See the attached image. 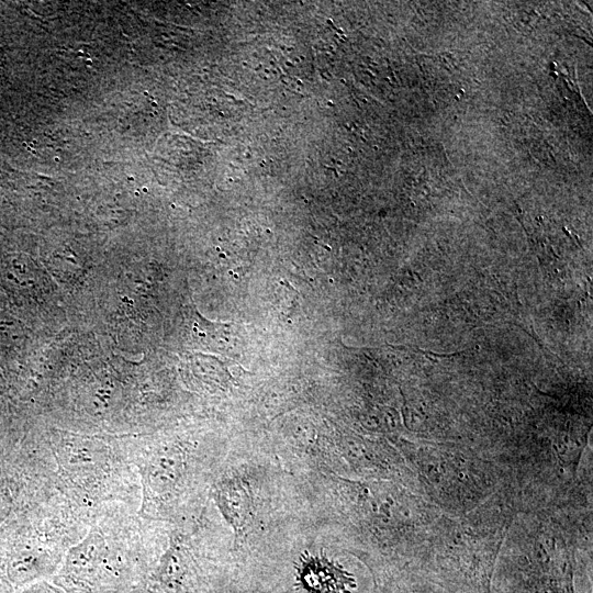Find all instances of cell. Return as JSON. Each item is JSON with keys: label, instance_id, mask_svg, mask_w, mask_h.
Returning a JSON list of instances; mask_svg holds the SVG:
<instances>
[{"label": "cell", "instance_id": "obj_1", "mask_svg": "<svg viewBox=\"0 0 593 593\" xmlns=\"http://www.w3.org/2000/svg\"><path fill=\"white\" fill-rule=\"evenodd\" d=\"M302 581L313 593H339L344 585L343 573L325 560L317 559L304 563Z\"/></svg>", "mask_w": 593, "mask_h": 593}]
</instances>
